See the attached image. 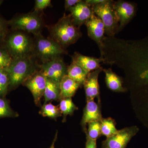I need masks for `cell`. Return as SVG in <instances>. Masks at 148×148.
Wrapping results in <instances>:
<instances>
[{
  "label": "cell",
  "mask_w": 148,
  "mask_h": 148,
  "mask_svg": "<svg viewBox=\"0 0 148 148\" xmlns=\"http://www.w3.org/2000/svg\"><path fill=\"white\" fill-rule=\"evenodd\" d=\"M51 38L63 48L73 44L82 36L80 28L74 25L71 14H64L56 24L48 27Z\"/></svg>",
  "instance_id": "obj_1"
},
{
  "label": "cell",
  "mask_w": 148,
  "mask_h": 148,
  "mask_svg": "<svg viewBox=\"0 0 148 148\" xmlns=\"http://www.w3.org/2000/svg\"><path fill=\"white\" fill-rule=\"evenodd\" d=\"M33 56L13 58L6 68L9 78L10 87L14 88L23 83L31 76L40 71V65Z\"/></svg>",
  "instance_id": "obj_2"
},
{
  "label": "cell",
  "mask_w": 148,
  "mask_h": 148,
  "mask_svg": "<svg viewBox=\"0 0 148 148\" xmlns=\"http://www.w3.org/2000/svg\"><path fill=\"white\" fill-rule=\"evenodd\" d=\"M34 36V56L39 58L42 63L67 53L64 49L51 38H45L41 33Z\"/></svg>",
  "instance_id": "obj_3"
},
{
  "label": "cell",
  "mask_w": 148,
  "mask_h": 148,
  "mask_svg": "<svg viewBox=\"0 0 148 148\" xmlns=\"http://www.w3.org/2000/svg\"><path fill=\"white\" fill-rule=\"evenodd\" d=\"M114 1L106 0L104 2L91 6L93 12L102 21L105 27V34L114 36L118 33L119 23L114 10Z\"/></svg>",
  "instance_id": "obj_4"
},
{
  "label": "cell",
  "mask_w": 148,
  "mask_h": 148,
  "mask_svg": "<svg viewBox=\"0 0 148 148\" xmlns=\"http://www.w3.org/2000/svg\"><path fill=\"white\" fill-rule=\"evenodd\" d=\"M7 46L12 58L34 56V40L24 32H16L11 35Z\"/></svg>",
  "instance_id": "obj_5"
},
{
  "label": "cell",
  "mask_w": 148,
  "mask_h": 148,
  "mask_svg": "<svg viewBox=\"0 0 148 148\" xmlns=\"http://www.w3.org/2000/svg\"><path fill=\"white\" fill-rule=\"evenodd\" d=\"M10 23L14 29L34 35L41 33L43 26L39 12L36 11L19 15L14 18Z\"/></svg>",
  "instance_id": "obj_6"
},
{
  "label": "cell",
  "mask_w": 148,
  "mask_h": 148,
  "mask_svg": "<svg viewBox=\"0 0 148 148\" xmlns=\"http://www.w3.org/2000/svg\"><path fill=\"white\" fill-rule=\"evenodd\" d=\"M40 71L47 78L60 83L67 73L66 64L61 57H58L40 65Z\"/></svg>",
  "instance_id": "obj_7"
},
{
  "label": "cell",
  "mask_w": 148,
  "mask_h": 148,
  "mask_svg": "<svg viewBox=\"0 0 148 148\" xmlns=\"http://www.w3.org/2000/svg\"><path fill=\"white\" fill-rule=\"evenodd\" d=\"M139 131L137 126L125 127L118 130L112 136L102 142L103 148H125L130 140Z\"/></svg>",
  "instance_id": "obj_8"
},
{
  "label": "cell",
  "mask_w": 148,
  "mask_h": 148,
  "mask_svg": "<svg viewBox=\"0 0 148 148\" xmlns=\"http://www.w3.org/2000/svg\"><path fill=\"white\" fill-rule=\"evenodd\" d=\"M85 25L87 28L88 36L98 45L101 53L100 58H104L105 30L103 22L94 14Z\"/></svg>",
  "instance_id": "obj_9"
},
{
  "label": "cell",
  "mask_w": 148,
  "mask_h": 148,
  "mask_svg": "<svg viewBox=\"0 0 148 148\" xmlns=\"http://www.w3.org/2000/svg\"><path fill=\"white\" fill-rule=\"evenodd\" d=\"M46 78L40 71L33 74L23 83L32 92L35 104L40 107L41 100L44 95L46 86Z\"/></svg>",
  "instance_id": "obj_10"
},
{
  "label": "cell",
  "mask_w": 148,
  "mask_h": 148,
  "mask_svg": "<svg viewBox=\"0 0 148 148\" xmlns=\"http://www.w3.org/2000/svg\"><path fill=\"white\" fill-rule=\"evenodd\" d=\"M113 7L119 23L118 33L135 16L136 6L133 3L124 1H114Z\"/></svg>",
  "instance_id": "obj_11"
},
{
  "label": "cell",
  "mask_w": 148,
  "mask_h": 148,
  "mask_svg": "<svg viewBox=\"0 0 148 148\" xmlns=\"http://www.w3.org/2000/svg\"><path fill=\"white\" fill-rule=\"evenodd\" d=\"M69 11L74 25L79 28L94 14L92 7L88 4L85 1L81 0Z\"/></svg>",
  "instance_id": "obj_12"
},
{
  "label": "cell",
  "mask_w": 148,
  "mask_h": 148,
  "mask_svg": "<svg viewBox=\"0 0 148 148\" xmlns=\"http://www.w3.org/2000/svg\"><path fill=\"white\" fill-rule=\"evenodd\" d=\"M103 71L102 67L90 72L84 83L86 101L97 98L98 103H101L100 87L98 79L99 74Z\"/></svg>",
  "instance_id": "obj_13"
},
{
  "label": "cell",
  "mask_w": 148,
  "mask_h": 148,
  "mask_svg": "<svg viewBox=\"0 0 148 148\" xmlns=\"http://www.w3.org/2000/svg\"><path fill=\"white\" fill-rule=\"evenodd\" d=\"M101 113V103H95L94 100L86 101V104L84 110L81 124L85 132L87 130V124L93 121H101L103 119Z\"/></svg>",
  "instance_id": "obj_14"
},
{
  "label": "cell",
  "mask_w": 148,
  "mask_h": 148,
  "mask_svg": "<svg viewBox=\"0 0 148 148\" xmlns=\"http://www.w3.org/2000/svg\"><path fill=\"white\" fill-rule=\"evenodd\" d=\"M72 62L81 67L88 73L95 71L101 68V63H111L105 58H96L82 55L78 52H75L72 56Z\"/></svg>",
  "instance_id": "obj_15"
},
{
  "label": "cell",
  "mask_w": 148,
  "mask_h": 148,
  "mask_svg": "<svg viewBox=\"0 0 148 148\" xmlns=\"http://www.w3.org/2000/svg\"><path fill=\"white\" fill-rule=\"evenodd\" d=\"M81 87V86L78 83L66 75L60 82L61 100L63 98H72L78 89Z\"/></svg>",
  "instance_id": "obj_16"
},
{
  "label": "cell",
  "mask_w": 148,
  "mask_h": 148,
  "mask_svg": "<svg viewBox=\"0 0 148 148\" xmlns=\"http://www.w3.org/2000/svg\"><path fill=\"white\" fill-rule=\"evenodd\" d=\"M106 85L110 90L114 92H124L126 89L123 86V80L121 77L114 73L112 69H104Z\"/></svg>",
  "instance_id": "obj_17"
},
{
  "label": "cell",
  "mask_w": 148,
  "mask_h": 148,
  "mask_svg": "<svg viewBox=\"0 0 148 148\" xmlns=\"http://www.w3.org/2000/svg\"><path fill=\"white\" fill-rule=\"evenodd\" d=\"M46 86L45 90L44 104L50 101H60V83L46 78Z\"/></svg>",
  "instance_id": "obj_18"
},
{
  "label": "cell",
  "mask_w": 148,
  "mask_h": 148,
  "mask_svg": "<svg viewBox=\"0 0 148 148\" xmlns=\"http://www.w3.org/2000/svg\"><path fill=\"white\" fill-rule=\"evenodd\" d=\"M88 73L81 67L73 62L67 69V75L78 83L81 87L83 86Z\"/></svg>",
  "instance_id": "obj_19"
},
{
  "label": "cell",
  "mask_w": 148,
  "mask_h": 148,
  "mask_svg": "<svg viewBox=\"0 0 148 148\" xmlns=\"http://www.w3.org/2000/svg\"><path fill=\"white\" fill-rule=\"evenodd\" d=\"M59 108L63 116V122L66 120L67 116H72L74 112L78 109L72 101V98H63L60 100Z\"/></svg>",
  "instance_id": "obj_20"
},
{
  "label": "cell",
  "mask_w": 148,
  "mask_h": 148,
  "mask_svg": "<svg viewBox=\"0 0 148 148\" xmlns=\"http://www.w3.org/2000/svg\"><path fill=\"white\" fill-rule=\"evenodd\" d=\"M115 121L110 117L103 118L101 121V135L106 138L112 136L118 131L116 129Z\"/></svg>",
  "instance_id": "obj_21"
},
{
  "label": "cell",
  "mask_w": 148,
  "mask_h": 148,
  "mask_svg": "<svg viewBox=\"0 0 148 148\" xmlns=\"http://www.w3.org/2000/svg\"><path fill=\"white\" fill-rule=\"evenodd\" d=\"M39 114L42 116L54 120H56L57 118L62 116L59 107L54 106L51 103L44 104L39 112Z\"/></svg>",
  "instance_id": "obj_22"
},
{
  "label": "cell",
  "mask_w": 148,
  "mask_h": 148,
  "mask_svg": "<svg viewBox=\"0 0 148 148\" xmlns=\"http://www.w3.org/2000/svg\"><path fill=\"white\" fill-rule=\"evenodd\" d=\"M86 137L96 140L101 135V121H93L87 124V130L85 132Z\"/></svg>",
  "instance_id": "obj_23"
},
{
  "label": "cell",
  "mask_w": 148,
  "mask_h": 148,
  "mask_svg": "<svg viewBox=\"0 0 148 148\" xmlns=\"http://www.w3.org/2000/svg\"><path fill=\"white\" fill-rule=\"evenodd\" d=\"M18 116V114L11 108L8 101L4 98H0V118Z\"/></svg>",
  "instance_id": "obj_24"
},
{
  "label": "cell",
  "mask_w": 148,
  "mask_h": 148,
  "mask_svg": "<svg viewBox=\"0 0 148 148\" xmlns=\"http://www.w3.org/2000/svg\"><path fill=\"white\" fill-rule=\"evenodd\" d=\"M10 86L9 78L6 69L0 70V98H4Z\"/></svg>",
  "instance_id": "obj_25"
},
{
  "label": "cell",
  "mask_w": 148,
  "mask_h": 148,
  "mask_svg": "<svg viewBox=\"0 0 148 148\" xmlns=\"http://www.w3.org/2000/svg\"><path fill=\"white\" fill-rule=\"evenodd\" d=\"M12 59L8 51L0 49V70L8 68Z\"/></svg>",
  "instance_id": "obj_26"
},
{
  "label": "cell",
  "mask_w": 148,
  "mask_h": 148,
  "mask_svg": "<svg viewBox=\"0 0 148 148\" xmlns=\"http://www.w3.org/2000/svg\"><path fill=\"white\" fill-rule=\"evenodd\" d=\"M142 62H140V77L148 83V53Z\"/></svg>",
  "instance_id": "obj_27"
},
{
  "label": "cell",
  "mask_w": 148,
  "mask_h": 148,
  "mask_svg": "<svg viewBox=\"0 0 148 148\" xmlns=\"http://www.w3.org/2000/svg\"><path fill=\"white\" fill-rule=\"evenodd\" d=\"M49 7H52L50 0H36L35 1L34 11L39 12L40 11L47 8Z\"/></svg>",
  "instance_id": "obj_28"
},
{
  "label": "cell",
  "mask_w": 148,
  "mask_h": 148,
  "mask_svg": "<svg viewBox=\"0 0 148 148\" xmlns=\"http://www.w3.org/2000/svg\"><path fill=\"white\" fill-rule=\"evenodd\" d=\"M81 0H66L65 1V8L66 10H69L72 8L76 5Z\"/></svg>",
  "instance_id": "obj_29"
},
{
  "label": "cell",
  "mask_w": 148,
  "mask_h": 148,
  "mask_svg": "<svg viewBox=\"0 0 148 148\" xmlns=\"http://www.w3.org/2000/svg\"><path fill=\"white\" fill-rule=\"evenodd\" d=\"M85 148H97L96 140H92L86 137Z\"/></svg>",
  "instance_id": "obj_30"
},
{
  "label": "cell",
  "mask_w": 148,
  "mask_h": 148,
  "mask_svg": "<svg viewBox=\"0 0 148 148\" xmlns=\"http://www.w3.org/2000/svg\"><path fill=\"white\" fill-rule=\"evenodd\" d=\"M106 0H86V2L90 6L95 5L98 4L105 2Z\"/></svg>",
  "instance_id": "obj_31"
},
{
  "label": "cell",
  "mask_w": 148,
  "mask_h": 148,
  "mask_svg": "<svg viewBox=\"0 0 148 148\" xmlns=\"http://www.w3.org/2000/svg\"><path fill=\"white\" fill-rule=\"evenodd\" d=\"M5 34L4 24L0 20V40L3 38Z\"/></svg>",
  "instance_id": "obj_32"
},
{
  "label": "cell",
  "mask_w": 148,
  "mask_h": 148,
  "mask_svg": "<svg viewBox=\"0 0 148 148\" xmlns=\"http://www.w3.org/2000/svg\"><path fill=\"white\" fill-rule=\"evenodd\" d=\"M57 132H56V134L55 138H54V140H53V142H52V144H51V145L49 148H54V144H55L56 141V139H57Z\"/></svg>",
  "instance_id": "obj_33"
},
{
  "label": "cell",
  "mask_w": 148,
  "mask_h": 148,
  "mask_svg": "<svg viewBox=\"0 0 148 148\" xmlns=\"http://www.w3.org/2000/svg\"><path fill=\"white\" fill-rule=\"evenodd\" d=\"M3 1H0V5H1V4L2 3Z\"/></svg>",
  "instance_id": "obj_34"
}]
</instances>
